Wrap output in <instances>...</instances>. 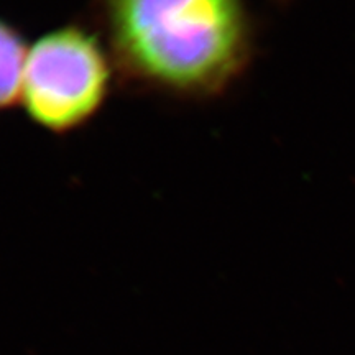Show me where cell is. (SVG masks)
Here are the masks:
<instances>
[{
  "mask_svg": "<svg viewBox=\"0 0 355 355\" xmlns=\"http://www.w3.org/2000/svg\"><path fill=\"white\" fill-rule=\"evenodd\" d=\"M28 48L19 30L0 19V110L20 102Z\"/></svg>",
  "mask_w": 355,
  "mask_h": 355,
  "instance_id": "obj_3",
  "label": "cell"
},
{
  "mask_svg": "<svg viewBox=\"0 0 355 355\" xmlns=\"http://www.w3.org/2000/svg\"><path fill=\"white\" fill-rule=\"evenodd\" d=\"M115 83L117 71L99 35L63 25L30 44L20 104L42 130L68 135L101 114Z\"/></svg>",
  "mask_w": 355,
  "mask_h": 355,
  "instance_id": "obj_2",
  "label": "cell"
},
{
  "mask_svg": "<svg viewBox=\"0 0 355 355\" xmlns=\"http://www.w3.org/2000/svg\"><path fill=\"white\" fill-rule=\"evenodd\" d=\"M99 17L117 79L135 92L214 101L254 63L243 0H99Z\"/></svg>",
  "mask_w": 355,
  "mask_h": 355,
  "instance_id": "obj_1",
  "label": "cell"
}]
</instances>
